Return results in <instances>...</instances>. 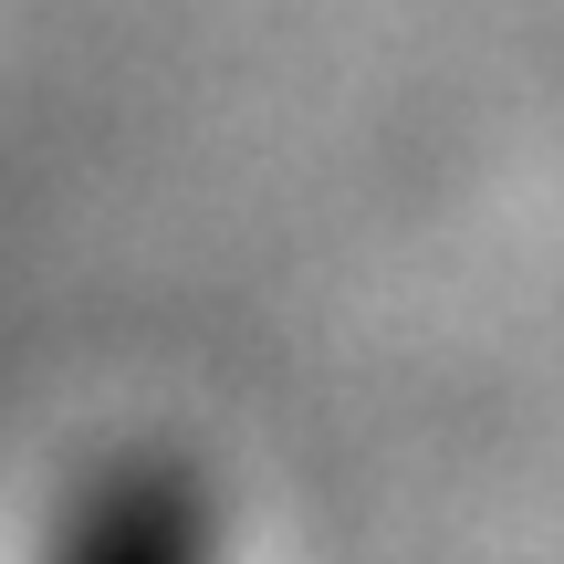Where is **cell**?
<instances>
[{"label":"cell","instance_id":"6da1fadb","mask_svg":"<svg viewBox=\"0 0 564 564\" xmlns=\"http://www.w3.org/2000/svg\"><path fill=\"white\" fill-rule=\"evenodd\" d=\"M63 564H209V512L178 470H126L116 491H95Z\"/></svg>","mask_w":564,"mask_h":564}]
</instances>
